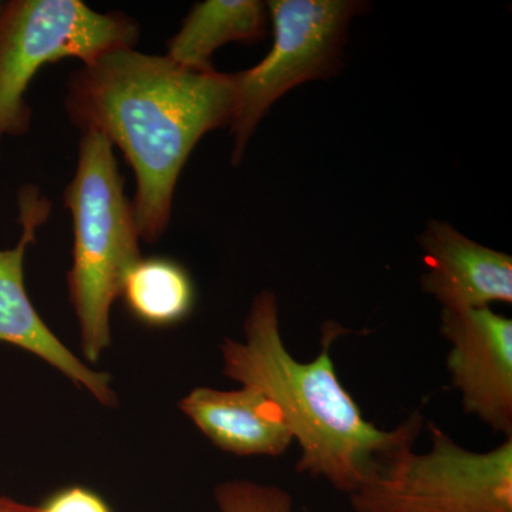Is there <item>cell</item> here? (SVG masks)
<instances>
[{"instance_id": "6da1fadb", "label": "cell", "mask_w": 512, "mask_h": 512, "mask_svg": "<svg viewBox=\"0 0 512 512\" xmlns=\"http://www.w3.org/2000/svg\"><path fill=\"white\" fill-rule=\"evenodd\" d=\"M67 90L70 120L82 133L109 138L133 167L138 234L156 242L170 224L175 185L192 150L231 123L234 76L126 47L84 64Z\"/></svg>"}, {"instance_id": "7a4b0ae2", "label": "cell", "mask_w": 512, "mask_h": 512, "mask_svg": "<svg viewBox=\"0 0 512 512\" xmlns=\"http://www.w3.org/2000/svg\"><path fill=\"white\" fill-rule=\"evenodd\" d=\"M244 333V342L227 338L222 343V373L241 386L261 390L278 406L301 448L299 474L322 478L352 495L387 458L416 444L423 426L419 413L394 430L379 429L366 419L336 373L330 336L315 359L299 362L292 356L282 339L274 292L256 295Z\"/></svg>"}, {"instance_id": "3957f363", "label": "cell", "mask_w": 512, "mask_h": 512, "mask_svg": "<svg viewBox=\"0 0 512 512\" xmlns=\"http://www.w3.org/2000/svg\"><path fill=\"white\" fill-rule=\"evenodd\" d=\"M64 204L73 218V264L67 275L70 302L79 320L80 345L97 362L111 343L110 311L124 279L141 259L133 201L109 138L83 133L79 161Z\"/></svg>"}, {"instance_id": "277c9868", "label": "cell", "mask_w": 512, "mask_h": 512, "mask_svg": "<svg viewBox=\"0 0 512 512\" xmlns=\"http://www.w3.org/2000/svg\"><path fill=\"white\" fill-rule=\"evenodd\" d=\"M140 28L123 13H100L80 0H12L0 10V146L28 133L26 93L45 64H84L137 45Z\"/></svg>"}, {"instance_id": "5b68a950", "label": "cell", "mask_w": 512, "mask_h": 512, "mask_svg": "<svg viewBox=\"0 0 512 512\" xmlns=\"http://www.w3.org/2000/svg\"><path fill=\"white\" fill-rule=\"evenodd\" d=\"M431 448L403 447L349 495L355 512H512V437L471 451L429 423Z\"/></svg>"}, {"instance_id": "8992f818", "label": "cell", "mask_w": 512, "mask_h": 512, "mask_svg": "<svg viewBox=\"0 0 512 512\" xmlns=\"http://www.w3.org/2000/svg\"><path fill=\"white\" fill-rule=\"evenodd\" d=\"M271 52L234 76L232 163L244 157L249 138L272 104L296 86L335 74L350 22L365 8L356 0H272Z\"/></svg>"}, {"instance_id": "52a82bcc", "label": "cell", "mask_w": 512, "mask_h": 512, "mask_svg": "<svg viewBox=\"0 0 512 512\" xmlns=\"http://www.w3.org/2000/svg\"><path fill=\"white\" fill-rule=\"evenodd\" d=\"M448 376L464 412L512 437V320L491 308L441 311Z\"/></svg>"}, {"instance_id": "ba28073f", "label": "cell", "mask_w": 512, "mask_h": 512, "mask_svg": "<svg viewBox=\"0 0 512 512\" xmlns=\"http://www.w3.org/2000/svg\"><path fill=\"white\" fill-rule=\"evenodd\" d=\"M52 204L39 188L26 185L19 191V224L22 235L12 249H0V342L10 343L45 360L76 386L87 390L103 406H116L111 377L84 365L57 339L30 301L23 262L26 249L36 241L37 229L49 218Z\"/></svg>"}, {"instance_id": "9c48e42d", "label": "cell", "mask_w": 512, "mask_h": 512, "mask_svg": "<svg viewBox=\"0 0 512 512\" xmlns=\"http://www.w3.org/2000/svg\"><path fill=\"white\" fill-rule=\"evenodd\" d=\"M426 272L423 291L443 311L490 308L512 302V258L484 247L447 222L433 221L420 238Z\"/></svg>"}, {"instance_id": "30bf717a", "label": "cell", "mask_w": 512, "mask_h": 512, "mask_svg": "<svg viewBox=\"0 0 512 512\" xmlns=\"http://www.w3.org/2000/svg\"><path fill=\"white\" fill-rule=\"evenodd\" d=\"M180 409L215 447L235 456L278 457L295 443L281 410L255 387H197Z\"/></svg>"}, {"instance_id": "8fae6325", "label": "cell", "mask_w": 512, "mask_h": 512, "mask_svg": "<svg viewBox=\"0 0 512 512\" xmlns=\"http://www.w3.org/2000/svg\"><path fill=\"white\" fill-rule=\"evenodd\" d=\"M266 26L268 6L259 0L197 3L168 42L167 57L187 69L210 72L215 50L232 42H259L266 35Z\"/></svg>"}, {"instance_id": "7c38bea8", "label": "cell", "mask_w": 512, "mask_h": 512, "mask_svg": "<svg viewBox=\"0 0 512 512\" xmlns=\"http://www.w3.org/2000/svg\"><path fill=\"white\" fill-rule=\"evenodd\" d=\"M120 296L141 322L164 328L190 315L195 293L183 266L171 259L151 258L140 259L130 269Z\"/></svg>"}, {"instance_id": "4fadbf2b", "label": "cell", "mask_w": 512, "mask_h": 512, "mask_svg": "<svg viewBox=\"0 0 512 512\" xmlns=\"http://www.w3.org/2000/svg\"><path fill=\"white\" fill-rule=\"evenodd\" d=\"M218 512H293L292 495L278 485L232 480L214 490Z\"/></svg>"}, {"instance_id": "5bb4252c", "label": "cell", "mask_w": 512, "mask_h": 512, "mask_svg": "<svg viewBox=\"0 0 512 512\" xmlns=\"http://www.w3.org/2000/svg\"><path fill=\"white\" fill-rule=\"evenodd\" d=\"M39 512H111L99 495L82 487L59 491L40 505Z\"/></svg>"}, {"instance_id": "9a60e30c", "label": "cell", "mask_w": 512, "mask_h": 512, "mask_svg": "<svg viewBox=\"0 0 512 512\" xmlns=\"http://www.w3.org/2000/svg\"><path fill=\"white\" fill-rule=\"evenodd\" d=\"M0 512H39V507L0 495Z\"/></svg>"}, {"instance_id": "2e32d148", "label": "cell", "mask_w": 512, "mask_h": 512, "mask_svg": "<svg viewBox=\"0 0 512 512\" xmlns=\"http://www.w3.org/2000/svg\"><path fill=\"white\" fill-rule=\"evenodd\" d=\"M2 6H3V3H2V2H0V10H2Z\"/></svg>"}]
</instances>
